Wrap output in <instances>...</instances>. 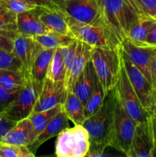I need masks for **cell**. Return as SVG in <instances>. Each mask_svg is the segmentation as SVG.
Listing matches in <instances>:
<instances>
[{
  "instance_id": "1",
  "label": "cell",
  "mask_w": 156,
  "mask_h": 157,
  "mask_svg": "<svg viewBox=\"0 0 156 157\" xmlns=\"http://www.w3.org/2000/svg\"><path fill=\"white\" fill-rule=\"evenodd\" d=\"M116 94L115 88L106 95L102 105L93 114L85 119L83 126L87 129L90 136L88 157L106 156L105 150L111 147Z\"/></svg>"
},
{
  "instance_id": "2",
  "label": "cell",
  "mask_w": 156,
  "mask_h": 157,
  "mask_svg": "<svg viewBox=\"0 0 156 157\" xmlns=\"http://www.w3.org/2000/svg\"><path fill=\"white\" fill-rule=\"evenodd\" d=\"M103 13L109 28L121 44L141 17L130 0H103Z\"/></svg>"
},
{
  "instance_id": "3",
  "label": "cell",
  "mask_w": 156,
  "mask_h": 157,
  "mask_svg": "<svg viewBox=\"0 0 156 157\" xmlns=\"http://www.w3.org/2000/svg\"><path fill=\"white\" fill-rule=\"evenodd\" d=\"M120 48H93L91 60L98 80L106 94L115 88L122 65Z\"/></svg>"
},
{
  "instance_id": "4",
  "label": "cell",
  "mask_w": 156,
  "mask_h": 157,
  "mask_svg": "<svg viewBox=\"0 0 156 157\" xmlns=\"http://www.w3.org/2000/svg\"><path fill=\"white\" fill-rule=\"evenodd\" d=\"M69 28L72 36L93 48L116 49L121 47L113 32L104 25H96L80 22L69 16Z\"/></svg>"
},
{
  "instance_id": "5",
  "label": "cell",
  "mask_w": 156,
  "mask_h": 157,
  "mask_svg": "<svg viewBox=\"0 0 156 157\" xmlns=\"http://www.w3.org/2000/svg\"><path fill=\"white\" fill-rule=\"evenodd\" d=\"M88 131L82 124H74L60 132L55 142V154L58 157H84L90 149Z\"/></svg>"
},
{
  "instance_id": "6",
  "label": "cell",
  "mask_w": 156,
  "mask_h": 157,
  "mask_svg": "<svg viewBox=\"0 0 156 157\" xmlns=\"http://www.w3.org/2000/svg\"><path fill=\"white\" fill-rule=\"evenodd\" d=\"M43 81H39L28 74L24 84L18 90L16 98L2 112L6 117L19 121L28 117L33 111L42 87Z\"/></svg>"
},
{
  "instance_id": "7",
  "label": "cell",
  "mask_w": 156,
  "mask_h": 157,
  "mask_svg": "<svg viewBox=\"0 0 156 157\" xmlns=\"http://www.w3.org/2000/svg\"><path fill=\"white\" fill-rule=\"evenodd\" d=\"M115 90L117 99L133 121L138 124L149 119L151 114L142 107L128 79L122 60L119 79L115 87Z\"/></svg>"
},
{
  "instance_id": "8",
  "label": "cell",
  "mask_w": 156,
  "mask_h": 157,
  "mask_svg": "<svg viewBox=\"0 0 156 157\" xmlns=\"http://www.w3.org/2000/svg\"><path fill=\"white\" fill-rule=\"evenodd\" d=\"M62 7L69 16L76 21L104 25L110 29L104 17L103 0H64Z\"/></svg>"
},
{
  "instance_id": "9",
  "label": "cell",
  "mask_w": 156,
  "mask_h": 157,
  "mask_svg": "<svg viewBox=\"0 0 156 157\" xmlns=\"http://www.w3.org/2000/svg\"><path fill=\"white\" fill-rule=\"evenodd\" d=\"M136 124L116 98L111 147L128 157Z\"/></svg>"
},
{
  "instance_id": "10",
  "label": "cell",
  "mask_w": 156,
  "mask_h": 157,
  "mask_svg": "<svg viewBox=\"0 0 156 157\" xmlns=\"http://www.w3.org/2000/svg\"><path fill=\"white\" fill-rule=\"evenodd\" d=\"M120 54L122 63L133 89L142 107L151 114L156 102V91L145 75L132 62L122 48H120Z\"/></svg>"
},
{
  "instance_id": "11",
  "label": "cell",
  "mask_w": 156,
  "mask_h": 157,
  "mask_svg": "<svg viewBox=\"0 0 156 157\" xmlns=\"http://www.w3.org/2000/svg\"><path fill=\"white\" fill-rule=\"evenodd\" d=\"M121 48L128 55L132 62L145 75L156 91V71L153 60V48L138 47L128 39H125L122 43Z\"/></svg>"
},
{
  "instance_id": "12",
  "label": "cell",
  "mask_w": 156,
  "mask_h": 157,
  "mask_svg": "<svg viewBox=\"0 0 156 157\" xmlns=\"http://www.w3.org/2000/svg\"><path fill=\"white\" fill-rule=\"evenodd\" d=\"M32 12L50 32L71 35L68 24L69 15L61 6H38Z\"/></svg>"
},
{
  "instance_id": "13",
  "label": "cell",
  "mask_w": 156,
  "mask_h": 157,
  "mask_svg": "<svg viewBox=\"0 0 156 157\" xmlns=\"http://www.w3.org/2000/svg\"><path fill=\"white\" fill-rule=\"evenodd\" d=\"M155 148L150 117L147 121L136 124L128 157H152Z\"/></svg>"
},
{
  "instance_id": "14",
  "label": "cell",
  "mask_w": 156,
  "mask_h": 157,
  "mask_svg": "<svg viewBox=\"0 0 156 157\" xmlns=\"http://www.w3.org/2000/svg\"><path fill=\"white\" fill-rule=\"evenodd\" d=\"M67 94V90L64 81L55 82L45 78L42 87L32 112H40L64 104Z\"/></svg>"
},
{
  "instance_id": "15",
  "label": "cell",
  "mask_w": 156,
  "mask_h": 157,
  "mask_svg": "<svg viewBox=\"0 0 156 157\" xmlns=\"http://www.w3.org/2000/svg\"><path fill=\"white\" fill-rule=\"evenodd\" d=\"M41 46L31 37L18 34L14 39V54L20 60L25 74H30Z\"/></svg>"
},
{
  "instance_id": "16",
  "label": "cell",
  "mask_w": 156,
  "mask_h": 157,
  "mask_svg": "<svg viewBox=\"0 0 156 157\" xmlns=\"http://www.w3.org/2000/svg\"><path fill=\"white\" fill-rule=\"evenodd\" d=\"M69 127V119L64 112V108L55 115L54 117L47 124L44 130L37 136L35 140L31 145L28 147V150L35 155L37 150L44 143L51 139L55 136H58L61 130Z\"/></svg>"
},
{
  "instance_id": "17",
  "label": "cell",
  "mask_w": 156,
  "mask_h": 157,
  "mask_svg": "<svg viewBox=\"0 0 156 157\" xmlns=\"http://www.w3.org/2000/svg\"><path fill=\"white\" fill-rule=\"evenodd\" d=\"M35 127L28 117L18 121L16 125L4 136L2 141L21 147H28L36 138Z\"/></svg>"
},
{
  "instance_id": "18",
  "label": "cell",
  "mask_w": 156,
  "mask_h": 157,
  "mask_svg": "<svg viewBox=\"0 0 156 157\" xmlns=\"http://www.w3.org/2000/svg\"><path fill=\"white\" fill-rule=\"evenodd\" d=\"M92 49L93 47L88 44L77 40L76 55L72 64L68 80L65 85L68 91H73L75 82L84 70L87 63L90 61L91 58Z\"/></svg>"
},
{
  "instance_id": "19",
  "label": "cell",
  "mask_w": 156,
  "mask_h": 157,
  "mask_svg": "<svg viewBox=\"0 0 156 157\" xmlns=\"http://www.w3.org/2000/svg\"><path fill=\"white\" fill-rule=\"evenodd\" d=\"M98 81L93 63L90 60L85 68L76 81L73 92L84 104H86L95 88Z\"/></svg>"
},
{
  "instance_id": "20",
  "label": "cell",
  "mask_w": 156,
  "mask_h": 157,
  "mask_svg": "<svg viewBox=\"0 0 156 157\" xmlns=\"http://www.w3.org/2000/svg\"><path fill=\"white\" fill-rule=\"evenodd\" d=\"M17 29L18 33L28 37L50 32L32 12H22L17 15Z\"/></svg>"
},
{
  "instance_id": "21",
  "label": "cell",
  "mask_w": 156,
  "mask_h": 157,
  "mask_svg": "<svg viewBox=\"0 0 156 157\" xmlns=\"http://www.w3.org/2000/svg\"><path fill=\"white\" fill-rule=\"evenodd\" d=\"M154 20L151 17L141 16L131 29L127 39L138 47L146 48L147 35Z\"/></svg>"
},
{
  "instance_id": "22",
  "label": "cell",
  "mask_w": 156,
  "mask_h": 157,
  "mask_svg": "<svg viewBox=\"0 0 156 157\" xmlns=\"http://www.w3.org/2000/svg\"><path fill=\"white\" fill-rule=\"evenodd\" d=\"M63 108L69 121L73 124H82L85 121L84 104L73 91H68L63 104Z\"/></svg>"
},
{
  "instance_id": "23",
  "label": "cell",
  "mask_w": 156,
  "mask_h": 157,
  "mask_svg": "<svg viewBox=\"0 0 156 157\" xmlns=\"http://www.w3.org/2000/svg\"><path fill=\"white\" fill-rule=\"evenodd\" d=\"M31 38L44 48H57L68 45L75 40V38L71 35L53 32L35 35Z\"/></svg>"
},
{
  "instance_id": "24",
  "label": "cell",
  "mask_w": 156,
  "mask_h": 157,
  "mask_svg": "<svg viewBox=\"0 0 156 157\" xmlns=\"http://www.w3.org/2000/svg\"><path fill=\"white\" fill-rule=\"evenodd\" d=\"M55 49L56 48H44L41 47L30 73L34 78L39 81H44Z\"/></svg>"
},
{
  "instance_id": "25",
  "label": "cell",
  "mask_w": 156,
  "mask_h": 157,
  "mask_svg": "<svg viewBox=\"0 0 156 157\" xmlns=\"http://www.w3.org/2000/svg\"><path fill=\"white\" fill-rule=\"evenodd\" d=\"M27 75L18 71L0 70V86L10 91H18L24 84Z\"/></svg>"
},
{
  "instance_id": "26",
  "label": "cell",
  "mask_w": 156,
  "mask_h": 157,
  "mask_svg": "<svg viewBox=\"0 0 156 157\" xmlns=\"http://www.w3.org/2000/svg\"><path fill=\"white\" fill-rule=\"evenodd\" d=\"M63 109V104H57L54 107L47 110L40 112H32L28 116V118L32 121L35 130L36 136H38L44 127L47 125L49 122L55 117V115L59 113ZM37 137V136H36Z\"/></svg>"
},
{
  "instance_id": "27",
  "label": "cell",
  "mask_w": 156,
  "mask_h": 157,
  "mask_svg": "<svg viewBox=\"0 0 156 157\" xmlns=\"http://www.w3.org/2000/svg\"><path fill=\"white\" fill-rule=\"evenodd\" d=\"M0 32L15 39L18 35L17 14L0 4Z\"/></svg>"
},
{
  "instance_id": "28",
  "label": "cell",
  "mask_w": 156,
  "mask_h": 157,
  "mask_svg": "<svg viewBox=\"0 0 156 157\" xmlns=\"http://www.w3.org/2000/svg\"><path fill=\"white\" fill-rule=\"evenodd\" d=\"M45 78L55 82H61V81L64 82V78H65L64 64L62 57L60 53L59 48L55 49Z\"/></svg>"
},
{
  "instance_id": "29",
  "label": "cell",
  "mask_w": 156,
  "mask_h": 157,
  "mask_svg": "<svg viewBox=\"0 0 156 157\" xmlns=\"http://www.w3.org/2000/svg\"><path fill=\"white\" fill-rule=\"evenodd\" d=\"M106 95V94L105 91L102 89V86H101L100 83L98 80L93 93L91 94L89 99L87 100L86 104H84L85 119H87V117L93 114L100 107Z\"/></svg>"
},
{
  "instance_id": "30",
  "label": "cell",
  "mask_w": 156,
  "mask_h": 157,
  "mask_svg": "<svg viewBox=\"0 0 156 157\" xmlns=\"http://www.w3.org/2000/svg\"><path fill=\"white\" fill-rule=\"evenodd\" d=\"M35 156L27 147L0 141V157H34Z\"/></svg>"
},
{
  "instance_id": "31",
  "label": "cell",
  "mask_w": 156,
  "mask_h": 157,
  "mask_svg": "<svg viewBox=\"0 0 156 157\" xmlns=\"http://www.w3.org/2000/svg\"><path fill=\"white\" fill-rule=\"evenodd\" d=\"M76 45H77V40L75 39L73 42L70 43L68 45L59 48L60 53L62 57L64 64V71H65L64 84L65 85L68 80L72 64H73V59H74L75 55H76Z\"/></svg>"
},
{
  "instance_id": "32",
  "label": "cell",
  "mask_w": 156,
  "mask_h": 157,
  "mask_svg": "<svg viewBox=\"0 0 156 157\" xmlns=\"http://www.w3.org/2000/svg\"><path fill=\"white\" fill-rule=\"evenodd\" d=\"M18 71H23L22 64L14 52H9L0 48V70Z\"/></svg>"
},
{
  "instance_id": "33",
  "label": "cell",
  "mask_w": 156,
  "mask_h": 157,
  "mask_svg": "<svg viewBox=\"0 0 156 157\" xmlns=\"http://www.w3.org/2000/svg\"><path fill=\"white\" fill-rule=\"evenodd\" d=\"M0 4L15 14L32 12L38 5L27 0H0Z\"/></svg>"
},
{
  "instance_id": "34",
  "label": "cell",
  "mask_w": 156,
  "mask_h": 157,
  "mask_svg": "<svg viewBox=\"0 0 156 157\" xmlns=\"http://www.w3.org/2000/svg\"><path fill=\"white\" fill-rule=\"evenodd\" d=\"M141 16L154 18L156 14V0H130Z\"/></svg>"
},
{
  "instance_id": "35",
  "label": "cell",
  "mask_w": 156,
  "mask_h": 157,
  "mask_svg": "<svg viewBox=\"0 0 156 157\" xmlns=\"http://www.w3.org/2000/svg\"><path fill=\"white\" fill-rule=\"evenodd\" d=\"M18 91H10L0 86V113H2L5 109L16 98Z\"/></svg>"
},
{
  "instance_id": "36",
  "label": "cell",
  "mask_w": 156,
  "mask_h": 157,
  "mask_svg": "<svg viewBox=\"0 0 156 157\" xmlns=\"http://www.w3.org/2000/svg\"><path fill=\"white\" fill-rule=\"evenodd\" d=\"M18 121L8 117L3 113H0V136L4 137L16 125Z\"/></svg>"
},
{
  "instance_id": "37",
  "label": "cell",
  "mask_w": 156,
  "mask_h": 157,
  "mask_svg": "<svg viewBox=\"0 0 156 157\" xmlns=\"http://www.w3.org/2000/svg\"><path fill=\"white\" fill-rule=\"evenodd\" d=\"M0 48L9 52H13L14 39L0 32Z\"/></svg>"
},
{
  "instance_id": "38",
  "label": "cell",
  "mask_w": 156,
  "mask_h": 157,
  "mask_svg": "<svg viewBox=\"0 0 156 157\" xmlns=\"http://www.w3.org/2000/svg\"><path fill=\"white\" fill-rule=\"evenodd\" d=\"M146 48H156V20H154L147 35Z\"/></svg>"
},
{
  "instance_id": "39",
  "label": "cell",
  "mask_w": 156,
  "mask_h": 157,
  "mask_svg": "<svg viewBox=\"0 0 156 157\" xmlns=\"http://www.w3.org/2000/svg\"><path fill=\"white\" fill-rule=\"evenodd\" d=\"M27 1L33 2L38 6H42V5H58V6H63L64 0H27Z\"/></svg>"
},
{
  "instance_id": "40",
  "label": "cell",
  "mask_w": 156,
  "mask_h": 157,
  "mask_svg": "<svg viewBox=\"0 0 156 157\" xmlns=\"http://www.w3.org/2000/svg\"><path fill=\"white\" fill-rule=\"evenodd\" d=\"M151 125H152V130H153V135H154V143H155V145H156V114H151Z\"/></svg>"
},
{
  "instance_id": "41",
  "label": "cell",
  "mask_w": 156,
  "mask_h": 157,
  "mask_svg": "<svg viewBox=\"0 0 156 157\" xmlns=\"http://www.w3.org/2000/svg\"><path fill=\"white\" fill-rule=\"evenodd\" d=\"M154 50V49H153ZM153 60H154V67H155V71H156V52L154 51V55H153Z\"/></svg>"
},
{
  "instance_id": "42",
  "label": "cell",
  "mask_w": 156,
  "mask_h": 157,
  "mask_svg": "<svg viewBox=\"0 0 156 157\" xmlns=\"http://www.w3.org/2000/svg\"><path fill=\"white\" fill-rule=\"evenodd\" d=\"M151 114H156V102L155 104H154V107H153V110H152V112H151Z\"/></svg>"
},
{
  "instance_id": "43",
  "label": "cell",
  "mask_w": 156,
  "mask_h": 157,
  "mask_svg": "<svg viewBox=\"0 0 156 157\" xmlns=\"http://www.w3.org/2000/svg\"><path fill=\"white\" fill-rule=\"evenodd\" d=\"M154 19L156 20V14H155V15H154Z\"/></svg>"
},
{
  "instance_id": "44",
  "label": "cell",
  "mask_w": 156,
  "mask_h": 157,
  "mask_svg": "<svg viewBox=\"0 0 156 157\" xmlns=\"http://www.w3.org/2000/svg\"><path fill=\"white\" fill-rule=\"evenodd\" d=\"M153 49H154V52H156V48H153Z\"/></svg>"
},
{
  "instance_id": "45",
  "label": "cell",
  "mask_w": 156,
  "mask_h": 157,
  "mask_svg": "<svg viewBox=\"0 0 156 157\" xmlns=\"http://www.w3.org/2000/svg\"><path fill=\"white\" fill-rule=\"evenodd\" d=\"M0 141H2V137H1V136H0Z\"/></svg>"
}]
</instances>
